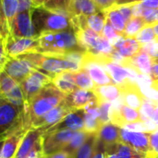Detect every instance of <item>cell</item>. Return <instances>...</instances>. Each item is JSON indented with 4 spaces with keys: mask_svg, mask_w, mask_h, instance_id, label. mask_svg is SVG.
Here are the masks:
<instances>
[{
    "mask_svg": "<svg viewBox=\"0 0 158 158\" xmlns=\"http://www.w3.org/2000/svg\"><path fill=\"white\" fill-rule=\"evenodd\" d=\"M65 98L66 94L59 91L53 82L44 87L27 104L24 112L27 128L30 129L34 120L57 106Z\"/></svg>",
    "mask_w": 158,
    "mask_h": 158,
    "instance_id": "cell-1",
    "label": "cell"
},
{
    "mask_svg": "<svg viewBox=\"0 0 158 158\" xmlns=\"http://www.w3.org/2000/svg\"><path fill=\"white\" fill-rule=\"evenodd\" d=\"M38 53L54 56H64L70 52H85L78 44L73 29L61 31L44 32L38 36Z\"/></svg>",
    "mask_w": 158,
    "mask_h": 158,
    "instance_id": "cell-2",
    "label": "cell"
},
{
    "mask_svg": "<svg viewBox=\"0 0 158 158\" xmlns=\"http://www.w3.org/2000/svg\"><path fill=\"white\" fill-rule=\"evenodd\" d=\"M21 56L29 60L36 69L51 76L52 78L63 71H78L81 69L80 64L69 60L65 56L45 55L35 52L25 54Z\"/></svg>",
    "mask_w": 158,
    "mask_h": 158,
    "instance_id": "cell-3",
    "label": "cell"
},
{
    "mask_svg": "<svg viewBox=\"0 0 158 158\" xmlns=\"http://www.w3.org/2000/svg\"><path fill=\"white\" fill-rule=\"evenodd\" d=\"M31 21L37 37L44 32L61 31L71 29L69 15L53 12L44 6H37L32 9Z\"/></svg>",
    "mask_w": 158,
    "mask_h": 158,
    "instance_id": "cell-4",
    "label": "cell"
},
{
    "mask_svg": "<svg viewBox=\"0 0 158 158\" xmlns=\"http://www.w3.org/2000/svg\"><path fill=\"white\" fill-rule=\"evenodd\" d=\"M22 125L26 126L24 108L0 97V135L12 132Z\"/></svg>",
    "mask_w": 158,
    "mask_h": 158,
    "instance_id": "cell-5",
    "label": "cell"
},
{
    "mask_svg": "<svg viewBox=\"0 0 158 158\" xmlns=\"http://www.w3.org/2000/svg\"><path fill=\"white\" fill-rule=\"evenodd\" d=\"M116 102L118 103L115 105L112 103L109 111V119L112 123L120 128L131 124L144 123L140 110L127 106L120 100Z\"/></svg>",
    "mask_w": 158,
    "mask_h": 158,
    "instance_id": "cell-6",
    "label": "cell"
},
{
    "mask_svg": "<svg viewBox=\"0 0 158 158\" xmlns=\"http://www.w3.org/2000/svg\"><path fill=\"white\" fill-rule=\"evenodd\" d=\"M4 45L8 57H18L25 54L38 52L39 40L38 37L20 38L9 34L4 42Z\"/></svg>",
    "mask_w": 158,
    "mask_h": 158,
    "instance_id": "cell-7",
    "label": "cell"
},
{
    "mask_svg": "<svg viewBox=\"0 0 158 158\" xmlns=\"http://www.w3.org/2000/svg\"><path fill=\"white\" fill-rule=\"evenodd\" d=\"M75 132L73 131H57L43 134L42 148L44 156L63 151Z\"/></svg>",
    "mask_w": 158,
    "mask_h": 158,
    "instance_id": "cell-8",
    "label": "cell"
},
{
    "mask_svg": "<svg viewBox=\"0 0 158 158\" xmlns=\"http://www.w3.org/2000/svg\"><path fill=\"white\" fill-rule=\"evenodd\" d=\"M71 111L73 110L67 105L64 99L57 106H56L55 108H53L52 110H50L41 118L34 120L31 123L30 129L40 130L44 134L47 130H49L50 128L60 122Z\"/></svg>",
    "mask_w": 158,
    "mask_h": 158,
    "instance_id": "cell-9",
    "label": "cell"
},
{
    "mask_svg": "<svg viewBox=\"0 0 158 158\" xmlns=\"http://www.w3.org/2000/svg\"><path fill=\"white\" fill-rule=\"evenodd\" d=\"M53 78L38 69H33L29 76L19 83L26 100V106L28 102L37 94L44 87L52 83Z\"/></svg>",
    "mask_w": 158,
    "mask_h": 158,
    "instance_id": "cell-10",
    "label": "cell"
},
{
    "mask_svg": "<svg viewBox=\"0 0 158 158\" xmlns=\"http://www.w3.org/2000/svg\"><path fill=\"white\" fill-rule=\"evenodd\" d=\"M33 69H36L35 67L20 56L18 57H9L2 70L19 83H21Z\"/></svg>",
    "mask_w": 158,
    "mask_h": 158,
    "instance_id": "cell-11",
    "label": "cell"
},
{
    "mask_svg": "<svg viewBox=\"0 0 158 158\" xmlns=\"http://www.w3.org/2000/svg\"><path fill=\"white\" fill-rule=\"evenodd\" d=\"M81 69H84L87 70L89 75L91 76L94 83L95 86H103V85H108V84H115L110 76L107 74V72L105 70L103 66L99 64L97 61H95L90 53L85 52Z\"/></svg>",
    "mask_w": 158,
    "mask_h": 158,
    "instance_id": "cell-12",
    "label": "cell"
},
{
    "mask_svg": "<svg viewBox=\"0 0 158 158\" xmlns=\"http://www.w3.org/2000/svg\"><path fill=\"white\" fill-rule=\"evenodd\" d=\"M120 130V127L115 125L111 121H108L97 131L98 141L104 145L106 153L115 154L117 145L121 143Z\"/></svg>",
    "mask_w": 158,
    "mask_h": 158,
    "instance_id": "cell-13",
    "label": "cell"
},
{
    "mask_svg": "<svg viewBox=\"0 0 158 158\" xmlns=\"http://www.w3.org/2000/svg\"><path fill=\"white\" fill-rule=\"evenodd\" d=\"M121 142L134 150L146 155L151 152L150 147V132L131 131L125 129L120 130Z\"/></svg>",
    "mask_w": 158,
    "mask_h": 158,
    "instance_id": "cell-14",
    "label": "cell"
},
{
    "mask_svg": "<svg viewBox=\"0 0 158 158\" xmlns=\"http://www.w3.org/2000/svg\"><path fill=\"white\" fill-rule=\"evenodd\" d=\"M102 66L114 83L119 86L128 84L131 81H137V78L139 77V75L131 69L113 61H106L103 63Z\"/></svg>",
    "mask_w": 158,
    "mask_h": 158,
    "instance_id": "cell-15",
    "label": "cell"
},
{
    "mask_svg": "<svg viewBox=\"0 0 158 158\" xmlns=\"http://www.w3.org/2000/svg\"><path fill=\"white\" fill-rule=\"evenodd\" d=\"M84 129H85V110L83 108V109H77L71 111L60 122H58L57 124L47 130L44 133L51 132V131H85Z\"/></svg>",
    "mask_w": 158,
    "mask_h": 158,
    "instance_id": "cell-16",
    "label": "cell"
},
{
    "mask_svg": "<svg viewBox=\"0 0 158 158\" xmlns=\"http://www.w3.org/2000/svg\"><path fill=\"white\" fill-rule=\"evenodd\" d=\"M31 11H24L18 13L15 17L11 26L10 33L14 37L20 38H32L37 37L32 26Z\"/></svg>",
    "mask_w": 158,
    "mask_h": 158,
    "instance_id": "cell-17",
    "label": "cell"
},
{
    "mask_svg": "<svg viewBox=\"0 0 158 158\" xmlns=\"http://www.w3.org/2000/svg\"><path fill=\"white\" fill-rule=\"evenodd\" d=\"M29 130L30 129L25 125H22L8 135L3 143V146L0 151V158H15L20 143Z\"/></svg>",
    "mask_w": 158,
    "mask_h": 158,
    "instance_id": "cell-18",
    "label": "cell"
},
{
    "mask_svg": "<svg viewBox=\"0 0 158 158\" xmlns=\"http://www.w3.org/2000/svg\"><path fill=\"white\" fill-rule=\"evenodd\" d=\"M153 63V58L148 54L141 51L134 56L131 58H126L122 66L131 69V70L136 72L140 77L149 78Z\"/></svg>",
    "mask_w": 158,
    "mask_h": 158,
    "instance_id": "cell-19",
    "label": "cell"
},
{
    "mask_svg": "<svg viewBox=\"0 0 158 158\" xmlns=\"http://www.w3.org/2000/svg\"><path fill=\"white\" fill-rule=\"evenodd\" d=\"M140 112L149 132L158 130V98H149L145 95Z\"/></svg>",
    "mask_w": 158,
    "mask_h": 158,
    "instance_id": "cell-20",
    "label": "cell"
},
{
    "mask_svg": "<svg viewBox=\"0 0 158 158\" xmlns=\"http://www.w3.org/2000/svg\"><path fill=\"white\" fill-rule=\"evenodd\" d=\"M96 99L97 97L94 91L77 88L71 94L66 95L65 102L72 110H77L85 108L90 103Z\"/></svg>",
    "mask_w": 158,
    "mask_h": 158,
    "instance_id": "cell-21",
    "label": "cell"
},
{
    "mask_svg": "<svg viewBox=\"0 0 158 158\" xmlns=\"http://www.w3.org/2000/svg\"><path fill=\"white\" fill-rule=\"evenodd\" d=\"M42 138L43 132L40 130L30 129L26 132L15 158L26 157L33 149H35L38 145L42 143Z\"/></svg>",
    "mask_w": 158,
    "mask_h": 158,
    "instance_id": "cell-22",
    "label": "cell"
},
{
    "mask_svg": "<svg viewBox=\"0 0 158 158\" xmlns=\"http://www.w3.org/2000/svg\"><path fill=\"white\" fill-rule=\"evenodd\" d=\"M112 45L125 58H131L142 51V44L135 38L131 37L120 36Z\"/></svg>",
    "mask_w": 158,
    "mask_h": 158,
    "instance_id": "cell-23",
    "label": "cell"
},
{
    "mask_svg": "<svg viewBox=\"0 0 158 158\" xmlns=\"http://www.w3.org/2000/svg\"><path fill=\"white\" fill-rule=\"evenodd\" d=\"M69 17L85 16L88 17L98 12L100 9L97 7L93 0H73L68 6Z\"/></svg>",
    "mask_w": 158,
    "mask_h": 158,
    "instance_id": "cell-24",
    "label": "cell"
},
{
    "mask_svg": "<svg viewBox=\"0 0 158 158\" xmlns=\"http://www.w3.org/2000/svg\"><path fill=\"white\" fill-rule=\"evenodd\" d=\"M97 100L100 102L114 103L121 99L123 91L119 85L108 84L103 86H96L94 90Z\"/></svg>",
    "mask_w": 158,
    "mask_h": 158,
    "instance_id": "cell-25",
    "label": "cell"
},
{
    "mask_svg": "<svg viewBox=\"0 0 158 158\" xmlns=\"http://www.w3.org/2000/svg\"><path fill=\"white\" fill-rule=\"evenodd\" d=\"M73 71H63L54 76L52 82L53 84L63 94H69L75 91L78 87L76 86L73 80Z\"/></svg>",
    "mask_w": 158,
    "mask_h": 158,
    "instance_id": "cell-26",
    "label": "cell"
},
{
    "mask_svg": "<svg viewBox=\"0 0 158 158\" xmlns=\"http://www.w3.org/2000/svg\"><path fill=\"white\" fill-rule=\"evenodd\" d=\"M106 15V20L111 24V26L122 36H124V31L126 27V21L120 12L118 11L116 4L111 7L104 10Z\"/></svg>",
    "mask_w": 158,
    "mask_h": 158,
    "instance_id": "cell-27",
    "label": "cell"
},
{
    "mask_svg": "<svg viewBox=\"0 0 158 158\" xmlns=\"http://www.w3.org/2000/svg\"><path fill=\"white\" fill-rule=\"evenodd\" d=\"M90 134H91V132L86 131H76L75 134L73 135V137L71 138V140L69 141V143H68V145L66 146V148L63 151L67 152L71 157H74V156L76 155L78 150L85 143V141L88 139Z\"/></svg>",
    "mask_w": 158,
    "mask_h": 158,
    "instance_id": "cell-28",
    "label": "cell"
},
{
    "mask_svg": "<svg viewBox=\"0 0 158 158\" xmlns=\"http://www.w3.org/2000/svg\"><path fill=\"white\" fill-rule=\"evenodd\" d=\"M73 80L76 86L80 89L94 91L96 87L94 83L91 76L84 69H81L78 71H73Z\"/></svg>",
    "mask_w": 158,
    "mask_h": 158,
    "instance_id": "cell-29",
    "label": "cell"
},
{
    "mask_svg": "<svg viewBox=\"0 0 158 158\" xmlns=\"http://www.w3.org/2000/svg\"><path fill=\"white\" fill-rule=\"evenodd\" d=\"M86 21L90 29L102 35L104 27L106 23V15L104 10H99L98 12L86 17Z\"/></svg>",
    "mask_w": 158,
    "mask_h": 158,
    "instance_id": "cell-30",
    "label": "cell"
},
{
    "mask_svg": "<svg viewBox=\"0 0 158 158\" xmlns=\"http://www.w3.org/2000/svg\"><path fill=\"white\" fill-rule=\"evenodd\" d=\"M97 142V132H91L88 139L78 150L73 158H92Z\"/></svg>",
    "mask_w": 158,
    "mask_h": 158,
    "instance_id": "cell-31",
    "label": "cell"
},
{
    "mask_svg": "<svg viewBox=\"0 0 158 158\" xmlns=\"http://www.w3.org/2000/svg\"><path fill=\"white\" fill-rule=\"evenodd\" d=\"M146 25L144 19L140 17H133L127 23L124 31L125 37H131L134 38L136 34Z\"/></svg>",
    "mask_w": 158,
    "mask_h": 158,
    "instance_id": "cell-32",
    "label": "cell"
},
{
    "mask_svg": "<svg viewBox=\"0 0 158 158\" xmlns=\"http://www.w3.org/2000/svg\"><path fill=\"white\" fill-rule=\"evenodd\" d=\"M19 83L6 74L4 70L0 71V97H4L10 93Z\"/></svg>",
    "mask_w": 158,
    "mask_h": 158,
    "instance_id": "cell-33",
    "label": "cell"
},
{
    "mask_svg": "<svg viewBox=\"0 0 158 158\" xmlns=\"http://www.w3.org/2000/svg\"><path fill=\"white\" fill-rule=\"evenodd\" d=\"M115 155L117 158H143L145 156L134 150L131 146L123 143L122 142L117 145L115 150Z\"/></svg>",
    "mask_w": 158,
    "mask_h": 158,
    "instance_id": "cell-34",
    "label": "cell"
},
{
    "mask_svg": "<svg viewBox=\"0 0 158 158\" xmlns=\"http://www.w3.org/2000/svg\"><path fill=\"white\" fill-rule=\"evenodd\" d=\"M142 45L151 43L155 40H157V37L154 31V26L145 25L134 37Z\"/></svg>",
    "mask_w": 158,
    "mask_h": 158,
    "instance_id": "cell-35",
    "label": "cell"
},
{
    "mask_svg": "<svg viewBox=\"0 0 158 158\" xmlns=\"http://www.w3.org/2000/svg\"><path fill=\"white\" fill-rule=\"evenodd\" d=\"M2 6L10 31V26L18 14V0H2Z\"/></svg>",
    "mask_w": 158,
    "mask_h": 158,
    "instance_id": "cell-36",
    "label": "cell"
},
{
    "mask_svg": "<svg viewBox=\"0 0 158 158\" xmlns=\"http://www.w3.org/2000/svg\"><path fill=\"white\" fill-rule=\"evenodd\" d=\"M42 6L53 12L63 13V14L69 15L65 0H45Z\"/></svg>",
    "mask_w": 158,
    "mask_h": 158,
    "instance_id": "cell-37",
    "label": "cell"
},
{
    "mask_svg": "<svg viewBox=\"0 0 158 158\" xmlns=\"http://www.w3.org/2000/svg\"><path fill=\"white\" fill-rule=\"evenodd\" d=\"M9 25L6 19V17L5 15V12L3 10L2 6V0H0V38L3 42H5L9 35Z\"/></svg>",
    "mask_w": 158,
    "mask_h": 158,
    "instance_id": "cell-38",
    "label": "cell"
},
{
    "mask_svg": "<svg viewBox=\"0 0 158 158\" xmlns=\"http://www.w3.org/2000/svg\"><path fill=\"white\" fill-rule=\"evenodd\" d=\"M102 36L105 37L111 44H113L120 36V35L112 26L111 24L106 20V23L104 27V30H103V32H102Z\"/></svg>",
    "mask_w": 158,
    "mask_h": 158,
    "instance_id": "cell-39",
    "label": "cell"
},
{
    "mask_svg": "<svg viewBox=\"0 0 158 158\" xmlns=\"http://www.w3.org/2000/svg\"><path fill=\"white\" fill-rule=\"evenodd\" d=\"M146 25H156L158 23V9H151V8H145L142 17Z\"/></svg>",
    "mask_w": 158,
    "mask_h": 158,
    "instance_id": "cell-40",
    "label": "cell"
},
{
    "mask_svg": "<svg viewBox=\"0 0 158 158\" xmlns=\"http://www.w3.org/2000/svg\"><path fill=\"white\" fill-rule=\"evenodd\" d=\"M118 11L124 18L126 23L133 18L132 16V3H128V4H123V5H118L116 4Z\"/></svg>",
    "mask_w": 158,
    "mask_h": 158,
    "instance_id": "cell-41",
    "label": "cell"
},
{
    "mask_svg": "<svg viewBox=\"0 0 158 158\" xmlns=\"http://www.w3.org/2000/svg\"><path fill=\"white\" fill-rule=\"evenodd\" d=\"M34 7L35 6L31 0H18V13L31 11Z\"/></svg>",
    "mask_w": 158,
    "mask_h": 158,
    "instance_id": "cell-42",
    "label": "cell"
},
{
    "mask_svg": "<svg viewBox=\"0 0 158 158\" xmlns=\"http://www.w3.org/2000/svg\"><path fill=\"white\" fill-rule=\"evenodd\" d=\"M150 147L151 151L158 156V130L150 131Z\"/></svg>",
    "mask_w": 158,
    "mask_h": 158,
    "instance_id": "cell-43",
    "label": "cell"
},
{
    "mask_svg": "<svg viewBox=\"0 0 158 158\" xmlns=\"http://www.w3.org/2000/svg\"><path fill=\"white\" fill-rule=\"evenodd\" d=\"M93 1L95 3V5L100 10H106L111 7L112 6H114L115 4H117L118 0H93Z\"/></svg>",
    "mask_w": 158,
    "mask_h": 158,
    "instance_id": "cell-44",
    "label": "cell"
},
{
    "mask_svg": "<svg viewBox=\"0 0 158 158\" xmlns=\"http://www.w3.org/2000/svg\"><path fill=\"white\" fill-rule=\"evenodd\" d=\"M106 156V151H105V147L104 145L98 141L97 138V142H96V146L94 149V152L93 154L92 158H105Z\"/></svg>",
    "mask_w": 158,
    "mask_h": 158,
    "instance_id": "cell-45",
    "label": "cell"
},
{
    "mask_svg": "<svg viewBox=\"0 0 158 158\" xmlns=\"http://www.w3.org/2000/svg\"><path fill=\"white\" fill-rule=\"evenodd\" d=\"M144 9L145 8L143 6V5L141 4L140 1L132 3V16L133 17H140V18H142Z\"/></svg>",
    "mask_w": 158,
    "mask_h": 158,
    "instance_id": "cell-46",
    "label": "cell"
},
{
    "mask_svg": "<svg viewBox=\"0 0 158 158\" xmlns=\"http://www.w3.org/2000/svg\"><path fill=\"white\" fill-rule=\"evenodd\" d=\"M9 57L7 56L6 53V50H5V45H4V42L1 40L0 38V69L2 70L5 64L6 63L7 59Z\"/></svg>",
    "mask_w": 158,
    "mask_h": 158,
    "instance_id": "cell-47",
    "label": "cell"
},
{
    "mask_svg": "<svg viewBox=\"0 0 158 158\" xmlns=\"http://www.w3.org/2000/svg\"><path fill=\"white\" fill-rule=\"evenodd\" d=\"M140 2L144 8L158 9V0H141Z\"/></svg>",
    "mask_w": 158,
    "mask_h": 158,
    "instance_id": "cell-48",
    "label": "cell"
},
{
    "mask_svg": "<svg viewBox=\"0 0 158 158\" xmlns=\"http://www.w3.org/2000/svg\"><path fill=\"white\" fill-rule=\"evenodd\" d=\"M149 79H150L151 82H157L158 81V63H156V62L153 63Z\"/></svg>",
    "mask_w": 158,
    "mask_h": 158,
    "instance_id": "cell-49",
    "label": "cell"
},
{
    "mask_svg": "<svg viewBox=\"0 0 158 158\" xmlns=\"http://www.w3.org/2000/svg\"><path fill=\"white\" fill-rule=\"evenodd\" d=\"M71 156L65 151H59L48 156H44V158H70Z\"/></svg>",
    "mask_w": 158,
    "mask_h": 158,
    "instance_id": "cell-50",
    "label": "cell"
},
{
    "mask_svg": "<svg viewBox=\"0 0 158 158\" xmlns=\"http://www.w3.org/2000/svg\"><path fill=\"white\" fill-rule=\"evenodd\" d=\"M21 127V126H20ZM13 132V131H12ZM12 132H9V133H6V134H3V135H0V151H1V148H2V146H3V143H4V141L6 140V138L8 136V135H10Z\"/></svg>",
    "mask_w": 158,
    "mask_h": 158,
    "instance_id": "cell-51",
    "label": "cell"
},
{
    "mask_svg": "<svg viewBox=\"0 0 158 158\" xmlns=\"http://www.w3.org/2000/svg\"><path fill=\"white\" fill-rule=\"evenodd\" d=\"M31 1L34 5V6L37 7V6H42L44 5V3L45 0H31Z\"/></svg>",
    "mask_w": 158,
    "mask_h": 158,
    "instance_id": "cell-52",
    "label": "cell"
},
{
    "mask_svg": "<svg viewBox=\"0 0 158 158\" xmlns=\"http://www.w3.org/2000/svg\"><path fill=\"white\" fill-rule=\"evenodd\" d=\"M143 158H158V156L156 154H155V153H153V152L151 151L150 153L146 154Z\"/></svg>",
    "mask_w": 158,
    "mask_h": 158,
    "instance_id": "cell-53",
    "label": "cell"
},
{
    "mask_svg": "<svg viewBox=\"0 0 158 158\" xmlns=\"http://www.w3.org/2000/svg\"><path fill=\"white\" fill-rule=\"evenodd\" d=\"M128 3H131V0H118L117 1L118 5H123V4H128Z\"/></svg>",
    "mask_w": 158,
    "mask_h": 158,
    "instance_id": "cell-54",
    "label": "cell"
},
{
    "mask_svg": "<svg viewBox=\"0 0 158 158\" xmlns=\"http://www.w3.org/2000/svg\"><path fill=\"white\" fill-rule=\"evenodd\" d=\"M105 158H117V156H116L115 154H107V153H106Z\"/></svg>",
    "mask_w": 158,
    "mask_h": 158,
    "instance_id": "cell-55",
    "label": "cell"
},
{
    "mask_svg": "<svg viewBox=\"0 0 158 158\" xmlns=\"http://www.w3.org/2000/svg\"><path fill=\"white\" fill-rule=\"evenodd\" d=\"M151 86H152V88H154L156 91L158 92V81L157 82H151Z\"/></svg>",
    "mask_w": 158,
    "mask_h": 158,
    "instance_id": "cell-56",
    "label": "cell"
},
{
    "mask_svg": "<svg viewBox=\"0 0 158 158\" xmlns=\"http://www.w3.org/2000/svg\"><path fill=\"white\" fill-rule=\"evenodd\" d=\"M154 31H155V33H156V35L158 40V23L156 24V25H154Z\"/></svg>",
    "mask_w": 158,
    "mask_h": 158,
    "instance_id": "cell-57",
    "label": "cell"
},
{
    "mask_svg": "<svg viewBox=\"0 0 158 158\" xmlns=\"http://www.w3.org/2000/svg\"><path fill=\"white\" fill-rule=\"evenodd\" d=\"M73 0H65V3H66V6H67V9H68V6H69V4L72 2Z\"/></svg>",
    "mask_w": 158,
    "mask_h": 158,
    "instance_id": "cell-58",
    "label": "cell"
},
{
    "mask_svg": "<svg viewBox=\"0 0 158 158\" xmlns=\"http://www.w3.org/2000/svg\"><path fill=\"white\" fill-rule=\"evenodd\" d=\"M153 60H154V62L158 63V52H157V54H156V57H155V58H153Z\"/></svg>",
    "mask_w": 158,
    "mask_h": 158,
    "instance_id": "cell-59",
    "label": "cell"
},
{
    "mask_svg": "<svg viewBox=\"0 0 158 158\" xmlns=\"http://www.w3.org/2000/svg\"><path fill=\"white\" fill-rule=\"evenodd\" d=\"M138 1H141V0H131V3H134V2H138Z\"/></svg>",
    "mask_w": 158,
    "mask_h": 158,
    "instance_id": "cell-60",
    "label": "cell"
},
{
    "mask_svg": "<svg viewBox=\"0 0 158 158\" xmlns=\"http://www.w3.org/2000/svg\"><path fill=\"white\" fill-rule=\"evenodd\" d=\"M41 158H44V156H42V157Z\"/></svg>",
    "mask_w": 158,
    "mask_h": 158,
    "instance_id": "cell-61",
    "label": "cell"
},
{
    "mask_svg": "<svg viewBox=\"0 0 158 158\" xmlns=\"http://www.w3.org/2000/svg\"><path fill=\"white\" fill-rule=\"evenodd\" d=\"M70 158H73V157H70Z\"/></svg>",
    "mask_w": 158,
    "mask_h": 158,
    "instance_id": "cell-62",
    "label": "cell"
},
{
    "mask_svg": "<svg viewBox=\"0 0 158 158\" xmlns=\"http://www.w3.org/2000/svg\"><path fill=\"white\" fill-rule=\"evenodd\" d=\"M0 71H1V69H0Z\"/></svg>",
    "mask_w": 158,
    "mask_h": 158,
    "instance_id": "cell-63",
    "label": "cell"
}]
</instances>
